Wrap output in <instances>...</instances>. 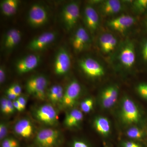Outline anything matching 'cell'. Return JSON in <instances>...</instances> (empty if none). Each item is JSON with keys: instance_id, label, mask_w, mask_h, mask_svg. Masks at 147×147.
I'll use <instances>...</instances> for the list:
<instances>
[{"instance_id": "6da1fadb", "label": "cell", "mask_w": 147, "mask_h": 147, "mask_svg": "<svg viewBox=\"0 0 147 147\" xmlns=\"http://www.w3.org/2000/svg\"><path fill=\"white\" fill-rule=\"evenodd\" d=\"M63 142L60 131L51 128L40 129L34 139L36 147H60Z\"/></svg>"}, {"instance_id": "7a4b0ae2", "label": "cell", "mask_w": 147, "mask_h": 147, "mask_svg": "<svg viewBox=\"0 0 147 147\" xmlns=\"http://www.w3.org/2000/svg\"><path fill=\"white\" fill-rule=\"evenodd\" d=\"M121 117L124 123L132 125L139 122L141 115L139 109L134 102L129 98H123L121 109Z\"/></svg>"}, {"instance_id": "3957f363", "label": "cell", "mask_w": 147, "mask_h": 147, "mask_svg": "<svg viewBox=\"0 0 147 147\" xmlns=\"http://www.w3.org/2000/svg\"><path fill=\"white\" fill-rule=\"evenodd\" d=\"M48 80L45 76L38 75L32 76L27 81L26 84L27 92L40 100L45 97V90Z\"/></svg>"}, {"instance_id": "277c9868", "label": "cell", "mask_w": 147, "mask_h": 147, "mask_svg": "<svg viewBox=\"0 0 147 147\" xmlns=\"http://www.w3.org/2000/svg\"><path fill=\"white\" fill-rule=\"evenodd\" d=\"M49 14L44 6L38 3L34 4L29 9L28 21L31 26L39 28L47 23Z\"/></svg>"}, {"instance_id": "5b68a950", "label": "cell", "mask_w": 147, "mask_h": 147, "mask_svg": "<svg viewBox=\"0 0 147 147\" xmlns=\"http://www.w3.org/2000/svg\"><path fill=\"white\" fill-rule=\"evenodd\" d=\"M79 16L80 8L78 3L71 2L63 7L62 11V19L67 30H70L75 27Z\"/></svg>"}, {"instance_id": "8992f818", "label": "cell", "mask_w": 147, "mask_h": 147, "mask_svg": "<svg viewBox=\"0 0 147 147\" xmlns=\"http://www.w3.org/2000/svg\"><path fill=\"white\" fill-rule=\"evenodd\" d=\"M34 116L37 120L47 125L53 126L57 124V113L50 104L40 106L35 111Z\"/></svg>"}, {"instance_id": "52a82bcc", "label": "cell", "mask_w": 147, "mask_h": 147, "mask_svg": "<svg viewBox=\"0 0 147 147\" xmlns=\"http://www.w3.org/2000/svg\"><path fill=\"white\" fill-rule=\"evenodd\" d=\"M82 91L78 81L74 80L67 85L64 92L61 104L65 108H70L76 104Z\"/></svg>"}, {"instance_id": "ba28073f", "label": "cell", "mask_w": 147, "mask_h": 147, "mask_svg": "<svg viewBox=\"0 0 147 147\" xmlns=\"http://www.w3.org/2000/svg\"><path fill=\"white\" fill-rule=\"evenodd\" d=\"M80 67L84 73L92 78H98L105 74L103 67L97 61L92 58L82 59L79 63Z\"/></svg>"}, {"instance_id": "9c48e42d", "label": "cell", "mask_w": 147, "mask_h": 147, "mask_svg": "<svg viewBox=\"0 0 147 147\" xmlns=\"http://www.w3.org/2000/svg\"><path fill=\"white\" fill-rule=\"evenodd\" d=\"M71 60L68 52L64 49L59 50L54 63V70L58 75H63L67 73L70 68Z\"/></svg>"}, {"instance_id": "30bf717a", "label": "cell", "mask_w": 147, "mask_h": 147, "mask_svg": "<svg viewBox=\"0 0 147 147\" xmlns=\"http://www.w3.org/2000/svg\"><path fill=\"white\" fill-rule=\"evenodd\" d=\"M56 37V34L54 32H45L32 40L28 48L35 52L41 51L54 42Z\"/></svg>"}, {"instance_id": "8fae6325", "label": "cell", "mask_w": 147, "mask_h": 147, "mask_svg": "<svg viewBox=\"0 0 147 147\" xmlns=\"http://www.w3.org/2000/svg\"><path fill=\"white\" fill-rule=\"evenodd\" d=\"M119 92L118 87L116 85H111L105 88L100 94L101 107L106 109L112 108L117 102Z\"/></svg>"}, {"instance_id": "7c38bea8", "label": "cell", "mask_w": 147, "mask_h": 147, "mask_svg": "<svg viewBox=\"0 0 147 147\" xmlns=\"http://www.w3.org/2000/svg\"><path fill=\"white\" fill-rule=\"evenodd\" d=\"M40 62V57L34 54H30L18 60L16 63V71L18 74H24L36 68Z\"/></svg>"}, {"instance_id": "4fadbf2b", "label": "cell", "mask_w": 147, "mask_h": 147, "mask_svg": "<svg viewBox=\"0 0 147 147\" xmlns=\"http://www.w3.org/2000/svg\"><path fill=\"white\" fill-rule=\"evenodd\" d=\"M90 42L89 35L83 27H79L74 35L71 44L76 52H81L86 49Z\"/></svg>"}, {"instance_id": "5bb4252c", "label": "cell", "mask_w": 147, "mask_h": 147, "mask_svg": "<svg viewBox=\"0 0 147 147\" xmlns=\"http://www.w3.org/2000/svg\"><path fill=\"white\" fill-rule=\"evenodd\" d=\"M119 60L121 63L126 68L132 67L136 59L134 44L131 42H127L124 45L120 53Z\"/></svg>"}, {"instance_id": "9a60e30c", "label": "cell", "mask_w": 147, "mask_h": 147, "mask_svg": "<svg viewBox=\"0 0 147 147\" xmlns=\"http://www.w3.org/2000/svg\"><path fill=\"white\" fill-rule=\"evenodd\" d=\"M132 16L123 15L108 21V26L119 32L123 33L130 28L135 23Z\"/></svg>"}, {"instance_id": "2e32d148", "label": "cell", "mask_w": 147, "mask_h": 147, "mask_svg": "<svg viewBox=\"0 0 147 147\" xmlns=\"http://www.w3.org/2000/svg\"><path fill=\"white\" fill-rule=\"evenodd\" d=\"M84 20L85 24L91 32H94L97 30L99 24V18L97 11L93 7L88 5L84 11Z\"/></svg>"}, {"instance_id": "e0dca14e", "label": "cell", "mask_w": 147, "mask_h": 147, "mask_svg": "<svg viewBox=\"0 0 147 147\" xmlns=\"http://www.w3.org/2000/svg\"><path fill=\"white\" fill-rule=\"evenodd\" d=\"M13 129L18 136L24 139L30 138L33 134V125L28 119H22L18 121L14 125Z\"/></svg>"}, {"instance_id": "ac0fdd59", "label": "cell", "mask_w": 147, "mask_h": 147, "mask_svg": "<svg viewBox=\"0 0 147 147\" xmlns=\"http://www.w3.org/2000/svg\"><path fill=\"white\" fill-rule=\"evenodd\" d=\"M22 37L21 33L16 29H11L6 33L3 40V47L5 50L9 51L16 47L20 42Z\"/></svg>"}, {"instance_id": "d6986e66", "label": "cell", "mask_w": 147, "mask_h": 147, "mask_svg": "<svg viewBox=\"0 0 147 147\" xmlns=\"http://www.w3.org/2000/svg\"><path fill=\"white\" fill-rule=\"evenodd\" d=\"M122 4L118 0H107L101 2L100 12L105 16H110L119 13L122 9Z\"/></svg>"}, {"instance_id": "ffe728a7", "label": "cell", "mask_w": 147, "mask_h": 147, "mask_svg": "<svg viewBox=\"0 0 147 147\" xmlns=\"http://www.w3.org/2000/svg\"><path fill=\"white\" fill-rule=\"evenodd\" d=\"M94 128L98 133L103 137H107L111 131L110 121L107 118L102 116L96 117L94 122Z\"/></svg>"}, {"instance_id": "44dd1931", "label": "cell", "mask_w": 147, "mask_h": 147, "mask_svg": "<svg viewBox=\"0 0 147 147\" xmlns=\"http://www.w3.org/2000/svg\"><path fill=\"white\" fill-rule=\"evenodd\" d=\"M84 115L81 110L74 109L67 114L64 119V124L67 127H75L78 126L83 120Z\"/></svg>"}, {"instance_id": "7402d4cb", "label": "cell", "mask_w": 147, "mask_h": 147, "mask_svg": "<svg viewBox=\"0 0 147 147\" xmlns=\"http://www.w3.org/2000/svg\"><path fill=\"white\" fill-rule=\"evenodd\" d=\"M20 2L18 0H4L0 4L1 11L4 16L10 17L16 13Z\"/></svg>"}, {"instance_id": "603a6c76", "label": "cell", "mask_w": 147, "mask_h": 147, "mask_svg": "<svg viewBox=\"0 0 147 147\" xmlns=\"http://www.w3.org/2000/svg\"><path fill=\"white\" fill-rule=\"evenodd\" d=\"M62 87L59 85H55L51 87L48 92L49 100L53 103H61L64 95Z\"/></svg>"}, {"instance_id": "cb8c5ba5", "label": "cell", "mask_w": 147, "mask_h": 147, "mask_svg": "<svg viewBox=\"0 0 147 147\" xmlns=\"http://www.w3.org/2000/svg\"><path fill=\"white\" fill-rule=\"evenodd\" d=\"M113 36L111 34L105 33L102 34L99 38V45L101 50L104 53H109V45Z\"/></svg>"}, {"instance_id": "d4e9b609", "label": "cell", "mask_w": 147, "mask_h": 147, "mask_svg": "<svg viewBox=\"0 0 147 147\" xmlns=\"http://www.w3.org/2000/svg\"><path fill=\"white\" fill-rule=\"evenodd\" d=\"M126 135L129 139L140 140L144 137V134L142 129L136 127H132L127 130Z\"/></svg>"}, {"instance_id": "484cf974", "label": "cell", "mask_w": 147, "mask_h": 147, "mask_svg": "<svg viewBox=\"0 0 147 147\" xmlns=\"http://www.w3.org/2000/svg\"><path fill=\"white\" fill-rule=\"evenodd\" d=\"M1 147H20V143L13 137H6L2 141Z\"/></svg>"}, {"instance_id": "4316f807", "label": "cell", "mask_w": 147, "mask_h": 147, "mask_svg": "<svg viewBox=\"0 0 147 147\" xmlns=\"http://www.w3.org/2000/svg\"><path fill=\"white\" fill-rule=\"evenodd\" d=\"M94 102L92 99L88 98L83 100L80 105L82 112L84 113H90L93 108Z\"/></svg>"}, {"instance_id": "83f0119b", "label": "cell", "mask_w": 147, "mask_h": 147, "mask_svg": "<svg viewBox=\"0 0 147 147\" xmlns=\"http://www.w3.org/2000/svg\"><path fill=\"white\" fill-rule=\"evenodd\" d=\"M133 7L137 11H144L147 9V0H137L133 1Z\"/></svg>"}, {"instance_id": "f1b7e54d", "label": "cell", "mask_w": 147, "mask_h": 147, "mask_svg": "<svg viewBox=\"0 0 147 147\" xmlns=\"http://www.w3.org/2000/svg\"><path fill=\"white\" fill-rule=\"evenodd\" d=\"M137 91L142 97L147 100V84H139L137 87Z\"/></svg>"}, {"instance_id": "f546056e", "label": "cell", "mask_w": 147, "mask_h": 147, "mask_svg": "<svg viewBox=\"0 0 147 147\" xmlns=\"http://www.w3.org/2000/svg\"><path fill=\"white\" fill-rule=\"evenodd\" d=\"M6 92L13 93L19 97L22 92V88L19 84H14L9 87L7 90Z\"/></svg>"}, {"instance_id": "4dcf8cb0", "label": "cell", "mask_w": 147, "mask_h": 147, "mask_svg": "<svg viewBox=\"0 0 147 147\" xmlns=\"http://www.w3.org/2000/svg\"><path fill=\"white\" fill-rule=\"evenodd\" d=\"M71 147H91L86 141L82 139H74L71 144Z\"/></svg>"}, {"instance_id": "1f68e13d", "label": "cell", "mask_w": 147, "mask_h": 147, "mask_svg": "<svg viewBox=\"0 0 147 147\" xmlns=\"http://www.w3.org/2000/svg\"><path fill=\"white\" fill-rule=\"evenodd\" d=\"M8 131V125L5 122L1 123L0 124V139L2 141L5 139Z\"/></svg>"}, {"instance_id": "d6a6232c", "label": "cell", "mask_w": 147, "mask_h": 147, "mask_svg": "<svg viewBox=\"0 0 147 147\" xmlns=\"http://www.w3.org/2000/svg\"><path fill=\"white\" fill-rule=\"evenodd\" d=\"M7 98H3L1 101V110L5 115H9L7 103Z\"/></svg>"}, {"instance_id": "836d02e7", "label": "cell", "mask_w": 147, "mask_h": 147, "mask_svg": "<svg viewBox=\"0 0 147 147\" xmlns=\"http://www.w3.org/2000/svg\"><path fill=\"white\" fill-rule=\"evenodd\" d=\"M121 147H143L138 143L133 141H123L121 143Z\"/></svg>"}, {"instance_id": "e575fe53", "label": "cell", "mask_w": 147, "mask_h": 147, "mask_svg": "<svg viewBox=\"0 0 147 147\" xmlns=\"http://www.w3.org/2000/svg\"><path fill=\"white\" fill-rule=\"evenodd\" d=\"M17 100H18V102H19V104L22 108V111L25 110L27 104L26 99L24 96H20L17 98Z\"/></svg>"}, {"instance_id": "d590c367", "label": "cell", "mask_w": 147, "mask_h": 147, "mask_svg": "<svg viewBox=\"0 0 147 147\" xmlns=\"http://www.w3.org/2000/svg\"><path fill=\"white\" fill-rule=\"evenodd\" d=\"M117 38L113 36L111 41H110V45H109V53L112 52L115 49L116 45H117Z\"/></svg>"}, {"instance_id": "8d00e7d4", "label": "cell", "mask_w": 147, "mask_h": 147, "mask_svg": "<svg viewBox=\"0 0 147 147\" xmlns=\"http://www.w3.org/2000/svg\"><path fill=\"white\" fill-rule=\"evenodd\" d=\"M6 78L5 69L2 66L0 67V83L3 84L5 82Z\"/></svg>"}, {"instance_id": "74e56055", "label": "cell", "mask_w": 147, "mask_h": 147, "mask_svg": "<svg viewBox=\"0 0 147 147\" xmlns=\"http://www.w3.org/2000/svg\"><path fill=\"white\" fill-rule=\"evenodd\" d=\"M7 103L9 115V114H13L15 112V110H16L14 108V106H13V102L11 100L7 98Z\"/></svg>"}, {"instance_id": "f35d334b", "label": "cell", "mask_w": 147, "mask_h": 147, "mask_svg": "<svg viewBox=\"0 0 147 147\" xmlns=\"http://www.w3.org/2000/svg\"><path fill=\"white\" fill-rule=\"evenodd\" d=\"M142 56L143 59L147 61V41L145 43L142 50Z\"/></svg>"}, {"instance_id": "ab89813d", "label": "cell", "mask_w": 147, "mask_h": 147, "mask_svg": "<svg viewBox=\"0 0 147 147\" xmlns=\"http://www.w3.org/2000/svg\"><path fill=\"white\" fill-rule=\"evenodd\" d=\"M7 95V98L9 100H16L18 97L16 95L13 94L9 92H6Z\"/></svg>"}, {"instance_id": "60d3db41", "label": "cell", "mask_w": 147, "mask_h": 147, "mask_svg": "<svg viewBox=\"0 0 147 147\" xmlns=\"http://www.w3.org/2000/svg\"><path fill=\"white\" fill-rule=\"evenodd\" d=\"M12 102H13V106H14V108L16 110H18L19 112L22 111V108H21V106H20V104H19V102H18L17 99L13 100Z\"/></svg>"}, {"instance_id": "b9f144b4", "label": "cell", "mask_w": 147, "mask_h": 147, "mask_svg": "<svg viewBox=\"0 0 147 147\" xmlns=\"http://www.w3.org/2000/svg\"><path fill=\"white\" fill-rule=\"evenodd\" d=\"M146 26H147V20H146Z\"/></svg>"}, {"instance_id": "7bdbcfd3", "label": "cell", "mask_w": 147, "mask_h": 147, "mask_svg": "<svg viewBox=\"0 0 147 147\" xmlns=\"http://www.w3.org/2000/svg\"><path fill=\"white\" fill-rule=\"evenodd\" d=\"M32 147V146H29V147Z\"/></svg>"}, {"instance_id": "ee69618b", "label": "cell", "mask_w": 147, "mask_h": 147, "mask_svg": "<svg viewBox=\"0 0 147 147\" xmlns=\"http://www.w3.org/2000/svg\"><path fill=\"white\" fill-rule=\"evenodd\" d=\"M110 147L106 146V147Z\"/></svg>"}]
</instances>
